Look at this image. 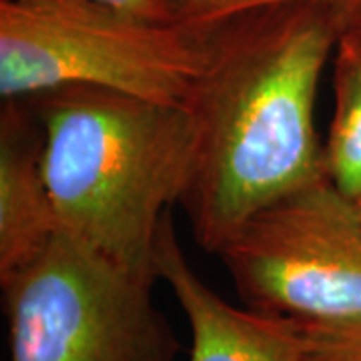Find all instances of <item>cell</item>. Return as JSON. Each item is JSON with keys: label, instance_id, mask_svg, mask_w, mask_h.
Returning a JSON list of instances; mask_svg holds the SVG:
<instances>
[{"label": "cell", "instance_id": "obj_1", "mask_svg": "<svg viewBox=\"0 0 361 361\" xmlns=\"http://www.w3.org/2000/svg\"><path fill=\"white\" fill-rule=\"evenodd\" d=\"M351 20L348 6L313 2L211 26L205 66L183 104L193 163L180 205L201 249L219 253L263 207L327 177L315 99Z\"/></svg>", "mask_w": 361, "mask_h": 361}, {"label": "cell", "instance_id": "obj_2", "mask_svg": "<svg viewBox=\"0 0 361 361\" xmlns=\"http://www.w3.org/2000/svg\"><path fill=\"white\" fill-rule=\"evenodd\" d=\"M32 97L59 233L123 269L161 281L159 231L191 177L187 111L101 87Z\"/></svg>", "mask_w": 361, "mask_h": 361}, {"label": "cell", "instance_id": "obj_3", "mask_svg": "<svg viewBox=\"0 0 361 361\" xmlns=\"http://www.w3.org/2000/svg\"><path fill=\"white\" fill-rule=\"evenodd\" d=\"M209 35L211 26L151 20L101 0H0V94L101 87L183 106Z\"/></svg>", "mask_w": 361, "mask_h": 361}, {"label": "cell", "instance_id": "obj_4", "mask_svg": "<svg viewBox=\"0 0 361 361\" xmlns=\"http://www.w3.org/2000/svg\"><path fill=\"white\" fill-rule=\"evenodd\" d=\"M137 275L65 235L0 281L11 361H175L179 341Z\"/></svg>", "mask_w": 361, "mask_h": 361}, {"label": "cell", "instance_id": "obj_5", "mask_svg": "<svg viewBox=\"0 0 361 361\" xmlns=\"http://www.w3.org/2000/svg\"><path fill=\"white\" fill-rule=\"evenodd\" d=\"M217 255L249 310L299 322L361 317V223L327 177L263 207Z\"/></svg>", "mask_w": 361, "mask_h": 361}, {"label": "cell", "instance_id": "obj_6", "mask_svg": "<svg viewBox=\"0 0 361 361\" xmlns=\"http://www.w3.org/2000/svg\"><path fill=\"white\" fill-rule=\"evenodd\" d=\"M155 269L191 325L189 361H301L295 319L235 307L217 295L189 265L171 215L159 231Z\"/></svg>", "mask_w": 361, "mask_h": 361}, {"label": "cell", "instance_id": "obj_7", "mask_svg": "<svg viewBox=\"0 0 361 361\" xmlns=\"http://www.w3.org/2000/svg\"><path fill=\"white\" fill-rule=\"evenodd\" d=\"M59 237L42 169V127L20 99L0 115V281L28 267Z\"/></svg>", "mask_w": 361, "mask_h": 361}, {"label": "cell", "instance_id": "obj_8", "mask_svg": "<svg viewBox=\"0 0 361 361\" xmlns=\"http://www.w3.org/2000/svg\"><path fill=\"white\" fill-rule=\"evenodd\" d=\"M336 113L323 165L327 179L349 201L361 197V28L353 23L343 30L334 52Z\"/></svg>", "mask_w": 361, "mask_h": 361}, {"label": "cell", "instance_id": "obj_9", "mask_svg": "<svg viewBox=\"0 0 361 361\" xmlns=\"http://www.w3.org/2000/svg\"><path fill=\"white\" fill-rule=\"evenodd\" d=\"M295 322L301 361H361V317Z\"/></svg>", "mask_w": 361, "mask_h": 361}, {"label": "cell", "instance_id": "obj_10", "mask_svg": "<svg viewBox=\"0 0 361 361\" xmlns=\"http://www.w3.org/2000/svg\"><path fill=\"white\" fill-rule=\"evenodd\" d=\"M177 20L197 26H213L239 14L287 4H341L355 13L361 0H169Z\"/></svg>", "mask_w": 361, "mask_h": 361}, {"label": "cell", "instance_id": "obj_11", "mask_svg": "<svg viewBox=\"0 0 361 361\" xmlns=\"http://www.w3.org/2000/svg\"><path fill=\"white\" fill-rule=\"evenodd\" d=\"M101 2L151 20H163V23L177 20L169 0H101Z\"/></svg>", "mask_w": 361, "mask_h": 361}, {"label": "cell", "instance_id": "obj_12", "mask_svg": "<svg viewBox=\"0 0 361 361\" xmlns=\"http://www.w3.org/2000/svg\"><path fill=\"white\" fill-rule=\"evenodd\" d=\"M351 203H353V209H355V215H357V219H360V223H361V197H357V199H353Z\"/></svg>", "mask_w": 361, "mask_h": 361}, {"label": "cell", "instance_id": "obj_13", "mask_svg": "<svg viewBox=\"0 0 361 361\" xmlns=\"http://www.w3.org/2000/svg\"><path fill=\"white\" fill-rule=\"evenodd\" d=\"M351 23L361 28V4L355 8V13H353V20H351Z\"/></svg>", "mask_w": 361, "mask_h": 361}]
</instances>
